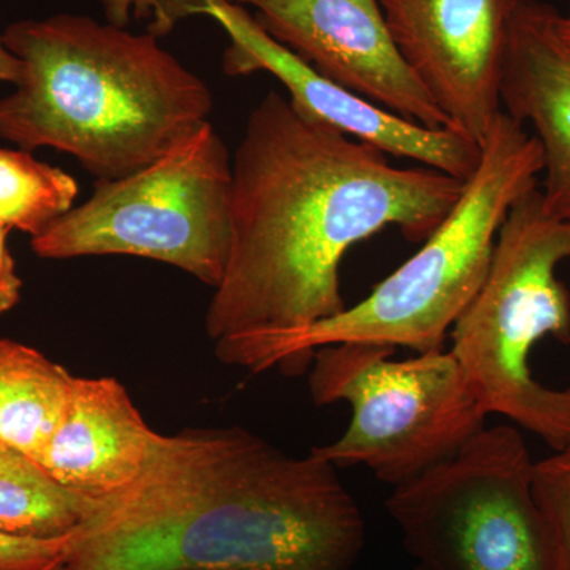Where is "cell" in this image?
<instances>
[{"label": "cell", "instance_id": "1", "mask_svg": "<svg viewBox=\"0 0 570 570\" xmlns=\"http://www.w3.org/2000/svg\"><path fill=\"white\" fill-rule=\"evenodd\" d=\"M464 181L396 167L381 149L266 94L232 163V243L206 313L214 343L292 332L346 309L340 266L356 243L397 227L423 243Z\"/></svg>", "mask_w": 570, "mask_h": 570}, {"label": "cell", "instance_id": "2", "mask_svg": "<svg viewBox=\"0 0 570 570\" xmlns=\"http://www.w3.org/2000/svg\"><path fill=\"white\" fill-rule=\"evenodd\" d=\"M365 521L336 468L243 428L160 434L140 478L94 499L66 570H352Z\"/></svg>", "mask_w": 570, "mask_h": 570}, {"label": "cell", "instance_id": "3", "mask_svg": "<svg viewBox=\"0 0 570 570\" xmlns=\"http://www.w3.org/2000/svg\"><path fill=\"white\" fill-rule=\"evenodd\" d=\"M2 39L22 75L0 100V138L24 151L52 148L118 179L209 122L208 86L153 32L63 13L13 22Z\"/></svg>", "mask_w": 570, "mask_h": 570}, {"label": "cell", "instance_id": "4", "mask_svg": "<svg viewBox=\"0 0 570 570\" xmlns=\"http://www.w3.org/2000/svg\"><path fill=\"white\" fill-rule=\"evenodd\" d=\"M542 171L534 135L499 111L452 212L365 299L305 328L225 340L216 344V355L253 373L277 367L299 374L317 348L332 344L377 343L417 354L444 351L450 330L485 281L505 217L538 187Z\"/></svg>", "mask_w": 570, "mask_h": 570}, {"label": "cell", "instance_id": "5", "mask_svg": "<svg viewBox=\"0 0 570 570\" xmlns=\"http://www.w3.org/2000/svg\"><path fill=\"white\" fill-rule=\"evenodd\" d=\"M570 258V223L546 212L538 187L510 209L485 281L450 330L452 352L487 414L570 445V387H547L530 356L543 337L570 344V294L558 266Z\"/></svg>", "mask_w": 570, "mask_h": 570}, {"label": "cell", "instance_id": "6", "mask_svg": "<svg viewBox=\"0 0 570 570\" xmlns=\"http://www.w3.org/2000/svg\"><path fill=\"white\" fill-rule=\"evenodd\" d=\"M395 351L377 343L317 348L309 392L316 406L344 401L352 411L343 436L311 453L335 468L366 466L396 489L455 456L489 414L452 352L396 362Z\"/></svg>", "mask_w": 570, "mask_h": 570}, {"label": "cell", "instance_id": "7", "mask_svg": "<svg viewBox=\"0 0 570 570\" xmlns=\"http://www.w3.org/2000/svg\"><path fill=\"white\" fill-rule=\"evenodd\" d=\"M232 160L212 124L118 179H97L88 202L33 236V253L67 261L135 255L216 288L232 243Z\"/></svg>", "mask_w": 570, "mask_h": 570}, {"label": "cell", "instance_id": "8", "mask_svg": "<svg viewBox=\"0 0 570 570\" xmlns=\"http://www.w3.org/2000/svg\"><path fill=\"white\" fill-rule=\"evenodd\" d=\"M534 461L517 428H483L452 459L387 499L425 570H554L532 494Z\"/></svg>", "mask_w": 570, "mask_h": 570}, {"label": "cell", "instance_id": "9", "mask_svg": "<svg viewBox=\"0 0 570 570\" xmlns=\"http://www.w3.org/2000/svg\"><path fill=\"white\" fill-rule=\"evenodd\" d=\"M160 6L170 28L178 18L206 14L227 32L230 45L224 52V71L228 77L272 73L299 111L387 156L414 160L460 181H466L478 168V142L453 129L409 121L328 80L273 39L246 7L230 0H163Z\"/></svg>", "mask_w": 570, "mask_h": 570}, {"label": "cell", "instance_id": "10", "mask_svg": "<svg viewBox=\"0 0 570 570\" xmlns=\"http://www.w3.org/2000/svg\"><path fill=\"white\" fill-rule=\"evenodd\" d=\"M397 51L456 132L483 141L520 0H377Z\"/></svg>", "mask_w": 570, "mask_h": 570}, {"label": "cell", "instance_id": "11", "mask_svg": "<svg viewBox=\"0 0 570 570\" xmlns=\"http://www.w3.org/2000/svg\"><path fill=\"white\" fill-rule=\"evenodd\" d=\"M230 2L254 9L273 39L328 80L409 121L453 129L397 51L377 0Z\"/></svg>", "mask_w": 570, "mask_h": 570}, {"label": "cell", "instance_id": "12", "mask_svg": "<svg viewBox=\"0 0 570 570\" xmlns=\"http://www.w3.org/2000/svg\"><path fill=\"white\" fill-rule=\"evenodd\" d=\"M159 436L121 382L75 377L69 403L39 463L63 489L100 499L140 478Z\"/></svg>", "mask_w": 570, "mask_h": 570}, {"label": "cell", "instance_id": "13", "mask_svg": "<svg viewBox=\"0 0 570 570\" xmlns=\"http://www.w3.org/2000/svg\"><path fill=\"white\" fill-rule=\"evenodd\" d=\"M558 10L520 0L501 81V110L531 124L542 151V204L570 223V52L554 31Z\"/></svg>", "mask_w": 570, "mask_h": 570}, {"label": "cell", "instance_id": "14", "mask_svg": "<svg viewBox=\"0 0 570 570\" xmlns=\"http://www.w3.org/2000/svg\"><path fill=\"white\" fill-rule=\"evenodd\" d=\"M75 377L37 348L0 340V441L39 461Z\"/></svg>", "mask_w": 570, "mask_h": 570}, {"label": "cell", "instance_id": "15", "mask_svg": "<svg viewBox=\"0 0 570 570\" xmlns=\"http://www.w3.org/2000/svg\"><path fill=\"white\" fill-rule=\"evenodd\" d=\"M94 499L63 489L39 461L0 441V532L20 538H66Z\"/></svg>", "mask_w": 570, "mask_h": 570}, {"label": "cell", "instance_id": "16", "mask_svg": "<svg viewBox=\"0 0 570 570\" xmlns=\"http://www.w3.org/2000/svg\"><path fill=\"white\" fill-rule=\"evenodd\" d=\"M78 183L24 149L0 148V223L33 236L73 208Z\"/></svg>", "mask_w": 570, "mask_h": 570}, {"label": "cell", "instance_id": "17", "mask_svg": "<svg viewBox=\"0 0 570 570\" xmlns=\"http://www.w3.org/2000/svg\"><path fill=\"white\" fill-rule=\"evenodd\" d=\"M532 494L549 539L554 570H570V445L534 464Z\"/></svg>", "mask_w": 570, "mask_h": 570}, {"label": "cell", "instance_id": "18", "mask_svg": "<svg viewBox=\"0 0 570 570\" xmlns=\"http://www.w3.org/2000/svg\"><path fill=\"white\" fill-rule=\"evenodd\" d=\"M71 534L33 539L0 532V570H47L61 564L66 561Z\"/></svg>", "mask_w": 570, "mask_h": 570}, {"label": "cell", "instance_id": "19", "mask_svg": "<svg viewBox=\"0 0 570 570\" xmlns=\"http://www.w3.org/2000/svg\"><path fill=\"white\" fill-rule=\"evenodd\" d=\"M11 228L0 223V318L20 303L22 281L17 275L13 257L7 247Z\"/></svg>", "mask_w": 570, "mask_h": 570}, {"label": "cell", "instance_id": "20", "mask_svg": "<svg viewBox=\"0 0 570 570\" xmlns=\"http://www.w3.org/2000/svg\"><path fill=\"white\" fill-rule=\"evenodd\" d=\"M107 22L118 28H126L132 17L135 20L156 17L159 2L157 0H100Z\"/></svg>", "mask_w": 570, "mask_h": 570}, {"label": "cell", "instance_id": "21", "mask_svg": "<svg viewBox=\"0 0 570 570\" xmlns=\"http://www.w3.org/2000/svg\"><path fill=\"white\" fill-rule=\"evenodd\" d=\"M22 63L17 56L7 48L0 36V82H11L17 86L21 81Z\"/></svg>", "mask_w": 570, "mask_h": 570}, {"label": "cell", "instance_id": "22", "mask_svg": "<svg viewBox=\"0 0 570 570\" xmlns=\"http://www.w3.org/2000/svg\"><path fill=\"white\" fill-rule=\"evenodd\" d=\"M554 31H557L562 47L570 52V11L564 14L558 11L557 17H554Z\"/></svg>", "mask_w": 570, "mask_h": 570}, {"label": "cell", "instance_id": "23", "mask_svg": "<svg viewBox=\"0 0 570 570\" xmlns=\"http://www.w3.org/2000/svg\"><path fill=\"white\" fill-rule=\"evenodd\" d=\"M47 570H66V569H63V562H61V564L52 566V568L47 569Z\"/></svg>", "mask_w": 570, "mask_h": 570}, {"label": "cell", "instance_id": "24", "mask_svg": "<svg viewBox=\"0 0 570 570\" xmlns=\"http://www.w3.org/2000/svg\"><path fill=\"white\" fill-rule=\"evenodd\" d=\"M414 570H425V569L419 568V566H417V568H415Z\"/></svg>", "mask_w": 570, "mask_h": 570}, {"label": "cell", "instance_id": "25", "mask_svg": "<svg viewBox=\"0 0 570 570\" xmlns=\"http://www.w3.org/2000/svg\"><path fill=\"white\" fill-rule=\"evenodd\" d=\"M569 11H570V9H569Z\"/></svg>", "mask_w": 570, "mask_h": 570}]
</instances>
